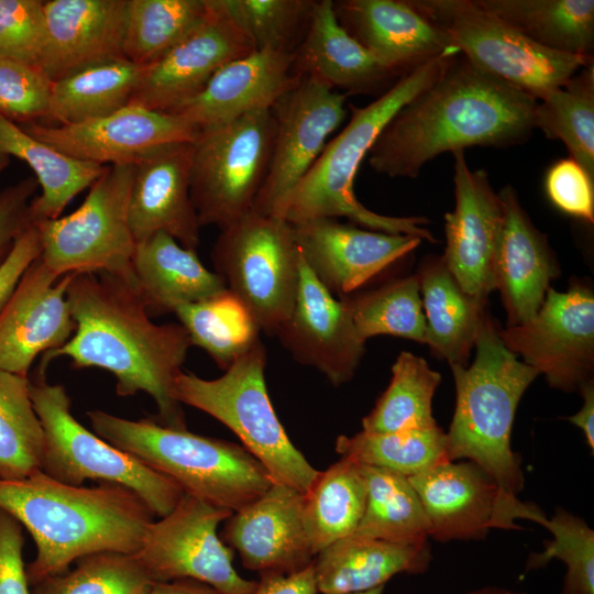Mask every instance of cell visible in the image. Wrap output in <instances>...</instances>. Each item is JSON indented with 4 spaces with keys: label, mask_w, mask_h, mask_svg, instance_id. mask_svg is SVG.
Instances as JSON below:
<instances>
[{
    "label": "cell",
    "mask_w": 594,
    "mask_h": 594,
    "mask_svg": "<svg viewBox=\"0 0 594 594\" xmlns=\"http://www.w3.org/2000/svg\"><path fill=\"white\" fill-rule=\"evenodd\" d=\"M207 3L208 13L202 22L162 57L143 67L130 105L170 113L196 97L224 64L255 51L218 0Z\"/></svg>",
    "instance_id": "e0dca14e"
},
{
    "label": "cell",
    "mask_w": 594,
    "mask_h": 594,
    "mask_svg": "<svg viewBox=\"0 0 594 594\" xmlns=\"http://www.w3.org/2000/svg\"><path fill=\"white\" fill-rule=\"evenodd\" d=\"M430 562L428 543H396L352 534L320 551L312 565L318 593L352 594L385 586L399 573H424Z\"/></svg>",
    "instance_id": "4dcf8cb0"
},
{
    "label": "cell",
    "mask_w": 594,
    "mask_h": 594,
    "mask_svg": "<svg viewBox=\"0 0 594 594\" xmlns=\"http://www.w3.org/2000/svg\"><path fill=\"white\" fill-rule=\"evenodd\" d=\"M128 0L43 1L46 38L36 69L50 81L122 55Z\"/></svg>",
    "instance_id": "4316f807"
},
{
    "label": "cell",
    "mask_w": 594,
    "mask_h": 594,
    "mask_svg": "<svg viewBox=\"0 0 594 594\" xmlns=\"http://www.w3.org/2000/svg\"><path fill=\"white\" fill-rule=\"evenodd\" d=\"M544 186L549 199L561 211L594 222V179L573 158L554 162Z\"/></svg>",
    "instance_id": "f907efd6"
},
{
    "label": "cell",
    "mask_w": 594,
    "mask_h": 594,
    "mask_svg": "<svg viewBox=\"0 0 594 594\" xmlns=\"http://www.w3.org/2000/svg\"><path fill=\"white\" fill-rule=\"evenodd\" d=\"M142 72L143 66L118 57L86 66L52 81L44 121L57 125L76 124L129 106Z\"/></svg>",
    "instance_id": "836d02e7"
},
{
    "label": "cell",
    "mask_w": 594,
    "mask_h": 594,
    "mask_svg": "<svg viewBox=\"0 0 594 594\" xmlns=\"http://www.w3.org/2000/svg\"><path fill=\"white\" fill-rule=\"evenodd\" d=\"M365 503L366 487L359 464L340 458L319 472L305 494V522L316 556L354 534Z\"/></svg>",
    "instance_id": "d590c367"
},
{
    "label": "cell",
    "mask_w": 594,
    "mask_h": 594,
    "mask_svg": "<svg viewBox=\"0 0 594 594\" xmlns=\"http://www.w3.org/2000/svg\"><path fill=\"white\" fill-rule=\"evenodd\" d=\"M40 232L33 222L15 241L0 266V312L26 268L41 256Z\"/></svg>",
    "instance_id": "db71d44e"
},
{
    "label": "cell",
    "mask_w": 594,
    "mask_h": 594,
    "mask_svg": "<svg viewBox=\"0 0 594 594\" xmlns=\"http://www.w3.org/2000/svg\"><path fill=\"white\" fill-rule=\"evenodd\" d=\"M20 127L66 155L105 166L134 164L154 147L194 142L200 132L178 114L135 105L76 124L33 122Z\"/></svg>",
    "instance_id": "d6986e66"
},
{
    "label": "cell",
    "mask_w": 594,
    "mask_h": 594,
    "mask_svg": "<svg viewBox=\"0 0 594 594\" xmlns=\"http://www.w3.org/2000/svg\"><path fill=\"white\" fill-rule=\"evenodd\" d=\"M275 119L271 110L200 130L193 142L190 198L200 228L220 230L253 210L265 180Z\"/></svg>",
    "instance_id": "7c38bea8"
},
{
    "label": "cell",
    "mask_w": 594,
    "mask_h": 594,
    "mask_svg": "<svg viewBox=\"0 0 594 594\" xmlns=\"http://www.w3.org/2000/svg\"><path fill=\"white\" fill-rule=\"evenodd\" d=\"M452 154L455 205L444 215L447 245L441 258L463 292L486 300L496 289L502 202L485 170H472L464 151Z\"/></svg>",
    "instance_id": "ac0fdd59"
},
{
    "label": "cell",
    "mask_w": 594,
    "mask_h": 594,
    "mask_svg": "<svg viewBox=\"0 0 594 594\" xmlns=\"http://www.w3.org/2000/svg\"><path fill=\"white\" fill-rule=\"evenodd\" d=\"M133 164L107 166L72 213L35 221L41 258L62 277L108 274L135 285L132 256L135 240L129 220Z\"/></svg>",
    "instance_id": "30bf717a"
},
{
    "label": "cell",
    "mask_w": 594,
    "mask_h": 594,
    "mask_svg": "<svg viewBox=\"0 0 594 594\" xmlns=\"http://www.w3.org/2000/svg\"><path fill=\"white\" fill-rule=\"evenodd\" d=\"M0 152L25 162L35 175L41 194L31 204L33 222L61 217L73 198L89 188L107 168L66 155L3 117Z\"/></svg>",
    "instance_id": "d6a6232c"
},
{
    "label": "cell",
    "mask_w": 594,
    "mask_h": 594,
    "mask_svg": "<svg viewBox=\"0 0 594 594\" xmlns=\"http://www.w3.org/2000/svg\"><path fill=\"white\" fill-rule=\"evenodd\" d=\"M503 226L495 264L508 327L530 321L540 309L558 266L546 237L531 223L510 185L499 190Z\"/></svg>",
    "instance_id": "83f0119b"
},
{
    "label": "cell",
    "mask_w": 594,
    "mask_h": 594,
    "mask_svg": "<svg viewBox=\"0 0 594 594\" xmlns=\"http://www.w3.org/2000/svg\"><path fill=\"white\" fill-rule=\"evenodd\" d=\"M30 396L45 433L42 472L69 485L87 480L122 485L156 516L164 517L184 492L170 479L85 428L70 411V397L45 373L30 380Z\"/></svg>",
    "instance_id": "ba28073f"
},
{
    "label": "cell",
    "mask_w": 594,
    "mask_h": 594,
    "mask_svg": "<svg viewBox=\"0 0 594 594\" xmlns=\"http://www.w3.org/2000/svg\"><path fill=\"white\" fill-rule=\"evenodd\" d=\"M193 142L163 144L134 164L129 220L135 243L165 232L197 250L200 226L190 198Z\"/></svg>",
    "instance_id": "cb8c5ba5"
},
{
    "label": "cell",
    "mask_w": 594,
    "mask_h": 594,
    "mask_svg": "<svg viewBox=\"0 0 594 594\" xmlns=\"http://www.w3.org/2000/svg\"><path fill=\"white\" fill-rule=\"evenodd\" d=\"M462 594H529V593L505 587V586L485 585V586L472 588Z\"/></svg>",
    "instance_id": "680465c9"
},
{
    "label": "cell",
    "mask_w": 594,
    "mask_h": 594,
    "mask_svg": "<svg viewBox=\"0 0 594 594\" xmlns=\"http://www.w3.org/2000/svg\"><path fill=\"white\" fill-rule=\"evenodd\" d=\"M459 56L383 129L367 154L375 173L415 178L446 152L529 138L537 99Z\"/></svg>",
    "instance_id": "7a4b0ae2"
},
{
    "label": "cell",
    "mask_w": 594,
    "mask_h": 594,
    "mask_svg": "<svg viewBox=\"0 0 594 594\" xmlns=\"http://www.w3.org/2000/svg\"><path fill=\"white\" fill-rule=\"evenodd\" d=\"M10 156L0 152V174L9 166Z\"/></svg>",
    "instance_id": "91938a15"
},
{
    "label": "cell",
    "mask_w": 594,
    "mask_h": 594,
    "mask_svg": "<svg viewBox=\"0 0 594 594\" xmlns=\"http://www.w3.org/2000/svg\"><path fill=\"white\" fill-rule=\"evenodd\" d=\"M469 367L450 365L455 383V408L446 432L447 459H466L482 468L501 492L517 497L524 488L520 458L510 438L519 400L539 372L517 359L485 312Z\"/></svg>",
    "instance_id": "5b68a950"
},
{
    "label": "cell",
    "mask_w": 594,
    "mask_h": 594,
    "mask_svg": "<svg viewBox=\"0 0 594 594\" xmlns=\"http://www.w3.org/2000/svg\"><path fill=\"white\" fill-rule=\"evenodd\" d=\"M346 97L302 77L273 106L276 129L271 161L252 211L277 216L344 120Z\"/></svg>",
    "instance_id": "2e32d148"
},
{
    "label": "cell",
    "mask_w": 594,
    "mask_h": 594,
    "mask_svg": "<svg viewBox=\"0 0 594 594\" xmlns=\"http://www.w3.org/2000/svg\"><path fill=\"white\" fill-rule=\"evenodd\" d=\"M37 187L35 177H26L0 191V266L33 223L31 204Z\"/></svg>",
    "instance_id": "816d5d0a"
},
{
    "label": "cell",
    "mask_w": 594,
    "mask_h": 594,
    "mask_svg": "<svg viewBox=\"0 0 594 594\" xmlns=\"http://www.w3.org/2000/svg\"><path fill=\"white\" fill-rule=\"evenodd\" d=\"M385 590V586H380L366 592H360V593H352V594H383Z\"/></svg>",
    "instance_id": "94428289"
},
{
    "label": "cell",
    "mask_w": 594,
    "mask_h": 594,
    "mask_svg": "<svg viewBox=\"0 0 594 594\" xmlns=\"http://www.w3.org/2000/svg\"><path fill=\"white\" fill-rule=\"evenodd\" d=\"M46 38L41 0H0V56L36 68Z\"/></svg>",
    "instance_id": "681fc988"
},
{
    "label": "cell",
    "mask_w": 594,
    "mask_h": 594,
    "mask_svg": "<svg viewBox=\"0 0 594 594\" xmlns=\"http://www.w3.org/2000/svg\"><path fill=\"white\" fill-rule=\"evenodd\" d=\"M459 55V52L450 51L431 58L405 73L370 105L350 106V121L328 141L276 217L292 224L345 217L369 230L407 234L435 243L432 233L424 227L428 223L425 217H389L373 212L359 201L353 184L362 161L391 119L432 84Z\"/></svg>",
    "instance_id": "277c9868"
},
{
    "label": "cell",
    "mask_w": 594,
    "mask_h": 594,
    "mask_svg": "<svg viewBox=\"0 0 594 594\" xmlns=\"http://www.w3.org/2000/svg\"><path fill=\"white\" fill-rule=\"evenodd\" d=\"M583 405L580 410L568 420L580 428L593 454L594 451V384L593 378L583 383L579 388Z\"/></svg>",
    "instance_id": "9f6ffc18"
},
{
    "label": "cell",
    "mask_w": 594,
    "mask_h": 594,
    "mask_svg": "<svg viewBox=\"0 0 594 594\" xmlns=\"http://www.w3.org/2000/svg\"><path fill=\"white\" fill-rule=\"evenodd\" d=\"M266 358L260 340L218 378L182 371L173 382V396L234 432L275 484L306 494L320 471L293 444L274 410L265 383Z\"/></svg>",
    "instance_id": "52a82bcc"
},
{
    "label": "cell",
    "mask_w": 594,
    "mask_h": 594,
    "mask_svg": "<svg viewBox=\"0 0 594 594\" xmlns=\"http://www.w3.org/2000/svg\"><path fill=\"white\" fill-rule=\"evenodd\" d=\"M211 258L261 331L276 336L292 314L299 283L300 253L292 223L251 211L221 229Z\"/></svg>",
    "instance_id": "8fae6325"
},
{
    "label": "cell",
    "mask_w": 594,
    "mask_h": 594,
    "mask_svg": "<svg viewBox=\"0 0 594 594\" xmlns=\"http://www.w3.org/2000/svg\"><path fill=\"white\" fill-rule=\"evenodd\" d=\"M174 315L191 344L205 350L224 371L261 340L256 320L228 288L205 300L179 306Z\"/></svg>",
    "instance_id": "74e56055"
},
{
    "label": "cell",
    "mask_w": 594,
    "mask_h": 594,
    "mask_svg": "<svg viewBox=\"0 0 594 594\" xmlns=\"http://www.w3.org/2000/svg\"><path fill=\"white\" fill-rule=\"evenodd\" d=\"M413 2L443 28L471 64L537 100L593 65V56L562 53L536 43L475 0Z\"/></svg>",
    "instance_id": "9c48e42d"
},
{
    "label": "cell",
    "mask_w": 594,
    "mask_h": 594,
    "mask_svg": "<svg viewBox=\"0 0 594 594\" xmlns=\"http://www.w3.org/2000/svg\"><path fill=\"white\" fill-rule=\"evenodd\" d=\"M67 300L75 331L61 348L42 355L37 372L66 356L76 369L96 367L116 378L119 396L148 394L158 410L157 422L186 429L173 382L193 346L180 323L151 320L136 287L108 274H73Z\"/></svg>",
    "instance_id": "6da1fadb"
},
{
    "label": "cell",
    "mask_w": 594,
    "mask_h": 594,
    "mask_svg": "<svg viewBox=\"0 0 594 594\" xmlns=\"http://www.w3.org/2000/svg\"><path fill=\"white\" fill-rule=\"evenodd\" d=\"M425 512L429 538L439 542L477 540L491 529H519L537 506L504 495L496 482L471 461H444L408 477Z\"/></svg>",
    "instance_id": "5bb4252c"
},
{
    "label": "cell",
    "mask_w": 594,
    "mask_h": 594,
    "mask_svg": "<svg viewBox=\"0 0 594 594\" xmlns=\"http://www.w3.org/2000/svg\"><path fill=\"white\" fill-rule=\"evenodd\" d=\"M505 346L565 392L592 380L594 366V296L588 287L561 293L548 288L537 315L528 322L498 330Z\"/></svg>",
    "instance_id": "9a60e30c"
},
{
    "label": "cell",
    "mask_w": 594,
    "mask_h": 594,
    "mask_svg": "<svg viewBox=\"0 0 594 594\" xmlns=\"http://www.w3.org/2000/svg\"><path fill=\"white\" fill-rule=\"evenodd\" d=\"M336 451L359 465L385 469L406 477L421 473L447 459V436L437 425L424 430L341 435Z\"/></svg>",
    "instance_id": "b9f144b4"
},
{
    "label": "cell",
    "mask_w": 594,
    "mask_h": 594,
    "mask_svg": "<svg viewBox=\"0 0 594 594\" xmlns=\"http://www.w3.org/2000/svg\"><path fill=\"white\" fill-rule=\"evenodd\" d=\"M147 594H222L212 586L189 579L153 582Z\"/></svg>",
    "instance_id": "6f0895ef"
},
{
    "label": "cell",
    "mask_w": 594,
    "mask_h": 594,
    "mask_svg": "<svg viewBox=\"0 0 594 594\" xmlns=\"http://www.w3.org/2000/svg\"><path fill=\"white\" fill-rule=\"evenodd\" d=\"M50 86L36 68L0 56V117L20 125L45 120Z\"/></svg>",
    "instance_id": "c3c4849f"
},
{
    "label": "cell",
    "mask_w": 594,
    "mask_h": 594,
    "mask_svg": "<svg viewBox=\"0 0 594 594\" xmlns=\"http://www.w3.org/2000/svg\"><path fill=\"white\" fill-rule=\"evenodd\" d=\"M333 8L348 33L395 74L450 51L460 53L413 0H342Z\"/></svg>",
    "instance_id": "d4e9b609"
},
{
    "label": "cell",
    "mask_w": 594,
    "mask_h": 594,
    "mask_svg": "<svg viewBox=\"0 0 594 594\" xmlns=\"http://www.w3.org/2000/svg\"><path fill=\"white\" fill-rule=\"evenodd\" d=\"M292 226L307 266L330 293L340 297L363 286L421 242L417 237L365 230L332 218Z\"/></svg>",
    "instance_id": "7402d4cb"
},
{
    "label": "cell",
    "mask_w": 594,
    "mask_h": 594,
    "mask_svg": "<svg viewBox=\"0 0 594 594\" xmlns=\"http://www.w3.org/2000/svg\"><path fill=\"white\" fill-rule=\"evenodd\" d=\"M72 275L57 276L41 256L23 273L0 312V371L29 378L38 355L70 339L75 331L67 300Z\"/></svg>",
    "instance_id": "44dd1931"
},
{
    "label": "cell",
    "mask_w": 594,
    "mask_h": 594,
    "mask_svg": "<svg viewBox=\"0 0 594 594\" xmlns=\"http://www.w3.org/2000/svg\"><path fill=\"white\" fill-rule=\"evenodd\" d=\"M294 67L301 77L350 94L374 90L395 75L340 24L331 0L316 1Z\"/></svg>",
    "instance_id": "f1b7e54d"
},
{
    "label": "cell",
    "mask_w": 594,
    "mask_h": 594,
    "mask_svg": "<svg viewBox=\"0 0 594 594\" xmlns=\"http://www.w3.org/2000/svg\"><path fill=\"white\" fill-rule=\"evenodd\" d=\"M301 78L294 67V53L255 50L224 64L196 97L170 113L199 130L226 124L271 110Z\"/></svg>",
    "instance_id": "484cf974"
},
{
    "label": "cell",
    "mask_w": 594,
    "mask_h": 594,
    "mask_svg": "<svg viewBox=\"0 0 594 594\" xmlns=\"http://www.w3.org/2000/svg\"><path fill=\"white\" fill-rule=\"evenodd\" d=\"M441 375L426 360L402 352L392 366V380L374 408L362 419V430L394 432L437 426L432 398Z\"/></svg>",
    "instance_id": "f35d334b"
},
{
    "label": "cell",
    "mask_w": 594,
    "mask_h": 594,
    "mask_svg": "<svg viewBox=\"0 0 594 594\" xmlns=\"http://www.w3.org/2000/svg\"><path fill=\"white\" fill-rule=\"evenodd\" d=\"M340 298L364 342L374 336L389 334L426 343V317L418 275Z\"/></svg>",
    "instance_id": "ee69618b"
},
{
    "label": "cell",
    "mask_w": 594,
    "mask_h": 594,
    "mask_svg": "<svg viewBox=\"0 0 594 594\" xmlns=\"http://www.w3.org/2000/svg\"><path fill=\"white\" fill-rule=\"evenodd\" d=\"M360 469L366 503L354 534L396 543H428V521L408 477L381 468Z\"/></svg>",
    "instance_id": "8d00e7d4"
},
{
    "label": "cell",
    "mask_w": 594,
    "mask_h": 594,
    "mask_svg": "<svg viewBox=\"0 0 594 594\" xmlns=\"http://www.w3.org/2000/svg\"><path fill=\"white\" fill-rule=\"evenodd\" d=\"M535 522L548 529L552 539L543 541L542 551L529 554L525 571L541 569L557 559L566 568L561 594H594L593 529L564 508H557L549 519L541 513Z\"/></svg>",
    "instance_id": "bcb514c9"
},
{
    "label": "cell",
    "mask_w": 594,
    "mask_h": 594,
    "mask_svg": "<svg viewBox=\"0 0 594 594\" xmlns=\"http://www.w3.org/2000/svg\"><path fill=\"white\" fill-rule=\"evenodd\" d=\"M132 271L136 290L150 315L174 314L179 306L210 298L227 288L195 250L182 246L165 232L135 243Z\"/></svg>",
    "instance_id": "f546056e"
},
{
    "label": "cell",
    "mask_w": 594,
    "mask_h": 594,
    "mask_svg": "<svg viewBox=\"0 0 594 594\" xmlns=\"http://www.w3.org/2000/svg\"><path fill=\"white\" fill-rule=\"evenodd\" d=\"M45 433L30 396V378L0 371V480L42 471Z\"/></svg>",
    "instance_id": "7bdbcfd3"
},
{
    "label": "cell",
    "mask_w": 594,
    "mask_h": 594,
    "mask_svg": "<svg viewBox=\"0 0 594 594\" xmlns=\"http://www.w3.org/2000/svg\"><path fill=\"white\" fill-rule=\"evenodd\" d=\"M22 525L0 507V594H31Z\"/></svg>",
    "instance_id": "f5cc1de1"
},
{
    "label": "cell",
    "mask_w": 594,
    "mask_h": 594,
    "mask_svg": "<svg viewBox=\"0 0 594 594\" xmlns=\"http://www.w3.org/2000/svg\"><path fill=\"white\" fill-rule=\"evenodd\" d=\"M276 336L294 360L315 367L333 386L354 376L365 351L344 301L318 280L301 254L294 308Z\"/></svg>",
    "instance_id": "ffe728a7"
},
{
    "label": "cell",
    "mask_w": 594,
    "mask_h": 594,
    "mask_svg": "<svg viewBox=\"0 0 594 594\" xmlns=\"http://www.w3.org/2000/svg\"><path fill=\"white\" fill-rule=\"evenodd\" d=\"M152 579L135 553L98 552L33 585V594H147Z\"/></svg>",
    "instance_id": "f6af8a7d"
},
{
    "label": "cell",
    "mask_w": 594,
    "mask_h": 594,
    "mask_svg": "<svg viewBox=\"0 0 594 594\" xmlns=\"http://www.w3.org/2000/svg\"><path fill=\"white\" fill-rule=\"evenodd\" d=\"M312 563L307 568L289 573H262L252 594H317Z\"/></svg>",
    "instance_id": "11a10c76"
},
{
    "label": "cell",
    "mask_w": 594,
    "mask_h": 594,
    "mask_svg": "<svg viewBox=\"0 0 594 594\" xmlns=\"http://www.w3.org/2000/svg\"><path fill=\"white\" fill-rule=\"evenodd\" d=\"M426 317V343L438 359L464 365L485 315L484 299L461 289L442 258L425 263L418 274Z\"/></svg>",
    "instance_id": "1f68e13d"
},
{
    "label": "cell",
    "mask_w": 594,
    "mask_h": 594,
    "mask_svg": "<svg viewBox=\"0 0 594 594\" xmlns=\"http://www.w3.org/2000/svg\"><path fill=\"white\" fill-rule=\"evenodd\" d=\"M221 540L234 549L243 566L262 573L289 574L316 557L305 522V494L283 484L233 513Z\"/></svg>",
    "instance_id": "603a6c76"
},
{
    "label": "cell",
    "mask_w": 594,
    "mask_h": 594,
    "mask_svg": "<svg viewBox=\"0 0 594 594\" xmlns=\"http://www.w3.org/2000/svg\"><path fill=\"white\" fill-rule=\"evenodd\" d=\"M221 9L242 30L254 50L294 53L306 31L314 0H218Z\"/></svg>",
    "instance_id": "7dc6e473"
},
{
    "label": "cell",
    "mask_w": 594,
    "mask_h": 594,
    "mask_svg": "<svg viewBox=\"0 0 594 594\" xmlns=\"http://www.w3.org/2000/svg\"><path fill=\"white\" fill-rule=\"evenodd\" d=\"M87 416L97 436L164 474L185 494L216 507L239 512L274 484L243 446L154 419L131 420L98 409Z\"/></svg>",
    "instance_id": "8992f818"
},
{
    "label": "cell",
    "mask_w": 594,
    "mask_h": 594,
    "mask_svg": "<svg viewBox=\"0 0 594 594\" xmlns=\"http://www.w3.org/2000/svg\"><path fill=\"white\" fill-rule=\"evenodd\" d=\"M534 128L566 146L570 157L594 179V67L537 100Z\"/></svg>",
    "instance_id": "60d3db41"
},
{
    "label": "cell",
    "mask_w": 594,
    "mask_h": 594,
    "mask_svg": "<svg viewBox=\"0 0 594 594\" xmlns=\"http://www.w3.org/2000/svg\"><path fill=\"white\" fill-rule=\"evenodd\" d=\"M0 507L32 536L35 559L25 565L31 586L68 571L78 559L106 551L136 553L154 514L131 490L114 483L75 486L44 472L0 480Z\"/></svg>",
    "instance_id": "3957f363"
},
{
    "label": "cell",
    "mask_w": 594,
    "mask_h": 594,
    "mask_svg": "<svg viewBox=\"0 0 594 594\" xmlns=\"http://www.w3.org/2000/svg\"><path fill=\"white\" fill-rule=\"evenodd\" d=\"M232 514L184 493L169 514L152 522L135 556L153 582L189 579L222 594H252L257 581L238 573L217 534Z\"/></svg>",
    "instance_id": "4fadbf2b"
},
{
    "label": "cell",
    "mask_w": 594,
    "mask_h": 594,
    "mask_svg": "<svg viewBox=\"0 0 594 594\" xmlns=\"http://www.w3.org/2000/svg\"><path fill=\"white\" fill-rule=\"evenodd\" d=\"M536 43L562 53L592 56L593 0H475Z\"/></svg>",
    "instance_id": "e575fe53"
},
{
    "label": "cell",
    "mask_w": 594,
    "mask_h": 594,
    "mask_svg": "<svg viewBox=\"0 0 594 594\" xmlns=\"http://www.w3.org/2000/svg\"><path fill=\"white\" fill-rule=\"evenodd\" d=\"M207 0H128L122 55L139 66L157 61L198 26Z\"/></svg>",
    "instance_id": "ab89813d"
}]
</instances>
